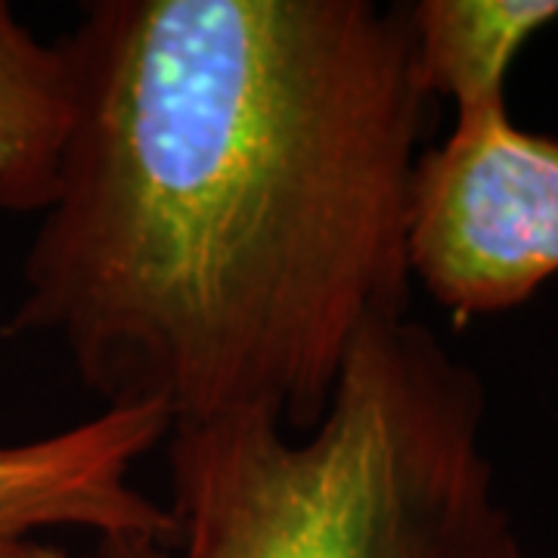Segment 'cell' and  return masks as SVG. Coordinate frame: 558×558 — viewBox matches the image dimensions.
Segmentation results:
<instances>
[{
    "label": "cell",
    "mask_w": 558,
    "mask_h": 558,
    "mask_svg": "<svg viewBox=\"0 0 558 558\" xmlns=\"http://www.w3.org/2000/svg\"><path fill=\"white\" fill-rule=\"evenodd\" d=\"M57 44L72 124L7 329L106 407L314 432L363 332L407 317V7L97 0Z\"/></svg>",
    "instance_id": "cell-1"
},
{
    "label": "cell",
    "mask_w": 558,
    "mask_h": 558,
    "mask_svg": "<svg viewBox=\"0 0 558 558\" xmlns=\"http://www.w3.org/2000/svg\"><path fill=\"white\" fill-rule=\"evenodd\" d=\"M174 534L90 558H524L484 450V385L410 317L363 332L326 416L171 425Z\"/></svg>",
    "instance_id": "cell-2"
},
{
    "label": "cell",
    "mask_w": 558,
    "mask_h": 558,
    "mask_svg": "<svg viewBox=\"0 0 558 558\" xmlns=\"http://www.w3.org/2000/svg\"><path fill=\"white\" fill-rule=\"evenodd\" d=\"M407 258L457 319L524 304L558 274V137L519 128L509 106L457 116L416 159Z\"/></svg>",
    "instance_id": "cell-3"
},
{
    "label": "cell",
    "mask_w": 558,
    "mask_h": 558,
    "mask_svg": "<svg viewBox=\"0 0 558 558\" xmlns=\"http://www.w3.org/2000/svg\"><path fill=\"white\" fill-rule=\"evenodd\" d=\"M171 432L159 407H106L35 440L0 444V539L81 527L102 537L174 534L168 506L134 484V469Z\"/></svg>",
    "instance_id": "cell-4"
},
{
    "label": "cell",
    "mask_w": 558,
    "mask_h": 558,
    "mask_svg": "<svg viewBox=\"0 0 558 558\" xmlns=\"http://www.w3.org/2000/svg\"><path fill=\"white\" fill-rule=\"evenodd\" d=\"M72 124V75L60 44L0 0V211L40 215L57 190Z\"/></svg>",
    "instance_id": "cell-5"
},
{
    "label": "cell",
    "mask_w": 558,
    "mask_h": 558,
    "mask_svg": "<svg viewBox=\"0 0 558 558\" xmlns=\"http://www.w3.org/2000/svg\"><path fill=\"white\" fill-rule=\"evenodd\" d=\"M425 94L450 97L457 116L506 106L519 50L558 20V0H418L407 7Z\"/></svg>",
    "instance_id": "cell-6"
},
{
    "label": "cell",
    "mask_w": 558,
    "mask_h": 558,
    "mask_svg": "<svg viewBox=\"0 0 558 558\" xmlns=\"http://www.w3.org/2000/svg\"><path fill=\"white\" fill-rule=\"evenodd\" d=\"M0 558H75L69 549L53 546L40 537L0 539Z\"/></svg>",
    "instance_id": "cell-7"
}]
</instances>
